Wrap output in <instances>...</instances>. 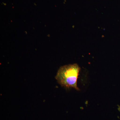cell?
I'll return each instance as SVG.
<instances>
[{"label":"cell","instance_id":"obj_1","mask_svg":"<svg viewBox=\"0 0 120 120\" xmlns=\"http://www.w3.org/2000/svg\"><path fill=\"white\" fill-rule=\"evenodd\" d=\"M80 68L77 64L60 67L55 78L60 85L66 88H73L77 90V80Z\"/></svg>","mask_w":120,"mask_h":120}]
</instances>
